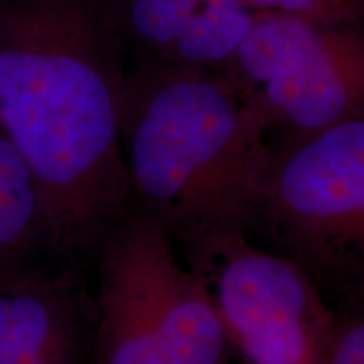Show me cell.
<instances>
[{
    "label": "cell",
    "instance_id": "obj_1",
    "mask_svg": "<svg viewBox=\"0 0 364 364\" xmlns=\"http://www.w3.org/2000/svg\"><path fill=\"white\" fill-rule=\"evenodd\" d=\"M124 83L108 0H0V132L38 186L49 252L65 260L97 257L134 206Z\"/></svg>",
    "mask_w": 364,
    "mask_h": 364
},
{
    "label": "cell",
    "instance_id": "obj_2",
    "mask_svg": "<svg viewBox=\"0 0 364 364\" xmlns=\"http://www.w3.org/2000/svg\"><path fill=\"white\" fill-rule=\"evenodd\" d=\"M265 130L226 76L147 59L125 73L120 140L134 206L189 247L258 225Z\"/></svg>",
    "mask_w": 364,
    "mask_h": 364
},
{
    "label": "cell",
    "instance_id": "obj_3",
    "mask_svg": "<svg viewBox=\"0 0 364 364\" xmlns=\"http://www.w3.org/2000/svg\"><path fill=\"white\" fill-rule=\"evenodd\" d=\"M172 241L135 206L103 240L93 364H230L233 348L208 289Z\"/></svg>",
    "mask_w": 364,
    "mask_h": 364
},
{
    "label": "cell",
    "instance_id": "obj_4",
    "mask_svg": "<svg viewBox=\"0 0 364 364\" xmlns=\"http://www.w3.org/2000/svg\"><path fill=\"white\" fill-rule=\"evenodd\" d=\"M316 282L361 273L364 115L306 139L268 145L258 182V225Z\"/></svg>",
    "mask_w": 364,
    "mask_h": 364
},
{
    "label": "cell",
    "instance_id": "obj_5",
    "mask_svg": "<svg viewBox=\"0 0 364 364\" xmlns=\"http://www.w3.org/2000/svg\"><path fill=\"white\" fill-rule=\"evenodd\" d=\"M226 65V78L265 134L280 130L279 144L363 117L364 44L344 24L279 11L255 14Z\"/></svg>",
    "mask_w": 364,
    "mask_h": 364
},
{
    "label": "cell",
    "instance_id": "obj_6",
    "mask_svg": "<svg viewBox=\"0 0 364 364\" xmlns=\"http://www.w3.org/2000/svg\"><path fill=\"white\" fill-rule=\"evenodd\" d=\"M184 253L245 363L326 364L338 316L297 262L255 247L243 231L208 236Z\"/></svg>",
    "mask_w": 364,
    "mask_h": 364
},
{
    "label": "cell",
    "instance_id": "obj_7",
    "mask_svg": "<svg viewBox=\"0 0 364 364\" xmlns=\"http://www.w3.org/2000/svg\"><path fill=\"white\" fill-rule=\"evenodd\" d=\"M95 304L68 273L31 265L0 272V364L90 351Z\"/></svg>",
    "mask_w": 364,
    "mask_h": 364
},
{
    "label": "cell",
    "instance_id": "obj_8",
    "mask_svg": "<svg viewBox=\"0 0 364 364\" xmlns=\"http://www.w3.org/2000/svg\"><path fill=\"white\" fill-rule=\"evenodd\" d=\"M41 250H49V230L38 186L0 132V272L31 265Z\"/></svg>",
    "mask_w": 364,
    "mask_h": 364
},
{
    "label": "cell",
    "instance_id": "obj_9",
    "mask_svg": "<svg viewBox=\"0 0 364 364\" xmlns=\"http://www.w3.org/2000/svg\"><path fill=\"white\" fill-rule=\"evenodd\" d=\"M122 39L166 61L191 21L218 0H108Z\"/></svg>",
    "mask_w": 364,
    "mask_h": 364
},
{
    "label": "cell",
    "instance_id": "obj_10",
    "mask_svg": "<svg viewBox=\"0 0 364 364\" xmlns=\"http://www.w3.org/2000/svg\"><path fill=\"white\" fill-rule=\"evenodd\" d=\"M245 6L277 9L318 24H344L349 0H241Z\"/></svg>",
    "mask_w": 364,
    "mask_h": 364
},
{
    "label": "cell",
    "instance_id": "obj_11",
    "mask_svg": "<svg viewBox=\"0 0 364 364\" xmlns=\"http://www.w3.org/2000/svg\"><path fill=\"white\" fill-rule=\"evenodd\" d=\"M326 364H364V321L361 314L339 317Z\"/></svg>",
    "mask_w": 364,
    "mask_h": 364
},
{
    "label": "cell",
    "instance_id": "obj_12",
    "mask_svg": "<svg viewBox=\"0 0 364 364\" xmlns=\"http://www.w3.org/2000/svg\"><path fill=\"white\" fill-rule=\"evenodd\" d=\"M245 364H248V363H245Z\"/></svg>",
    "mask_w": 364,
    "mask_h": 364
}]
</instances>
